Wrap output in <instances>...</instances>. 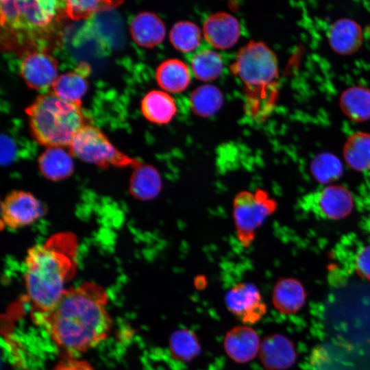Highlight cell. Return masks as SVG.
<instances>
[{
    "label": "cell",
    "instance_id": "1",
    "mask_svg": "<svg viewBox=\"0 0 370 370\" xmlns=\"http://www.w3.org/2000/svg\"><path fill=\"white\" fill-rule=\"evenodd\" d=\"M104 288L92 282L66 288L55 306L36 323L43 325L68 356L82 354L108 336L112 319Z\"/></svg>",
    "mask_w": 370,
    "mask_h": 370
},
{
    "label": "cell",
    "instance_id": "2",
    "mask_svg": "<svg viewBox=\"0 0 370 370\" xmlns=\"http://www.w3.org/2000/svg\"><path fill=\"white\" fill-rule=\"evenodd\" d=\"M77 249V237L71 232L53 234L28 249L23 278L35 322L55 306L75 275Z\"/></svg>",
    "mask_w": 370,
    "mask_h": 370
},
{
    "label": "cell",
    "instance_id": "3",
    "mask_svg": "<svg viewBox=\"0 0 370 370\" xmlns=\"http://www.w3.org/2000/svg\"><path fill=\"white\" fill-rule=\"evenodd\" d=\"M230 68L244 86L247 114L264 119L272 109L278 77L274 52L263 42H249L238 52Z\"/></svg>",
    "mask_w": 370,
    "mask_h": 370
},
{
    "label": "cell",
    "instance_id": "4",
    "mask_svg": "<svg viewBox=\"0 0 370 370\" xmlns=\"http://www.w3.org/2000/svg\"><path fill=\"white\" fill-rule=\"evenodd\" d=\"M80 106L61 99L52 91L40 95L25 110L35 139L47 147H69L84 125Z\"/></svg>",
    "mask_w": 370,
    "mask_h": 370
},
{
    "label": "cell",
    "instance_id": "5",
    "mask_svg": "<svg viewBox=\"0 0 370 370\" xmlns=\"http://www.w3.org/2000/svg\"><path fill=\"white\" fill-rule=\"evenodd\" d=\"M277 203L263 189L242 190L234 197L232 216L238 241L243 247H249L256 231L275 212Z\"/></svg>",
    "mask_w": 370,
    "mask_h": 370
},
{
    "label": "cell",
    "instance_id": "6",
    "mask_svg": "<svg viewBox=\"0 0 370 370\" xmlns=\"http://www.w3.org/2000/svg\"><path fill=\"white\" fill-rule=\"evenodd\" d=\"M69 150L79 160L101 168H136L141 164L116 149L99 128L89 125L77 132Z\"/></svg>",
    "mask_w": 370,
    "mask_h": 370
},
{
    "label": "cell",
    "instance_id": "7",
    "mask_svg": "<svg viewBox=\"0 0 370 370\" xmlns=\"http://www.w3.org/2000/svg\"><path fill=\"white\" fill-rule=\"evenodd\" d=\"M60 4L54 0L1 1V25L15 29H44L57 16Z\"/></svg>",
    "mask_w": 370,
    "mask_h": 370
},
{
    "label": "cell",
    "instance_id": "8",
    "mask_svg": "<svg viewBox=\"0 0 370 370\" xmlns=\"http://www.w3.org/2000/svg\"><path fill=\"white\" fill-rule=\"evenodd\" d=\"M301 206L303 210L317 218L336 221L351 214L354 199L345 186L331 184L304 195Z\"/></svg>",
    "mask_w": 370,
    "mask_h": 370
},
{
    "label": "cell",
    "instance_id": "9",
    "mask_svg": "<svg viewBox=\"0 0 370 370\" xmlns=\"http://www.w3.org/2000/svg\"><path fill=\"white\" fill-rule=\"evenodd\" d=\"M45 213L42 203L32 193L23 190L11 191L1 204V222L12 230L32 225Z\"/></svg>",
    "mask_w": 370,
    "mask_h": 370
},
{
    "label": "cell",
    "instance_id": "10",
    "mask_svg": "<svg viewBox=\"0 0 370 370\" xmlns=\"http://www.w3.org/2000/svg\"><path fill=\"white\" fill-rule=\"evenodd\" d=\"M228 310L244 325L259 321L267 312V306L260 291L249 282H239L225 295Z\"/></svg>",
    "mask_w": 370,
    "mask_h": 370
},
{
    "label": "cell",
    "instance_id": "11",
    "mask_svg": "<svg viewBox=\"0 0 370 370\" xmlns=\"http://www.w3.org/2000/svg\"><path fill=\"white\" fill-rule=\"evenodd\" d=\"M20 73L29 88L45 90L58 77L57 61L45 52H32L23 59Z\"/></svg>",
    "mask_w": 370,
    "mask_h": 370
},
{
    "label": "cell",
    "instance_id": "12",
    "mask_svg": "<svg viewBox=\"0 0 370 370\" xmlns=\"http://www.w3.org/2000/svg\"><path fill=\"white\" fill-rule=\"evenodd\" d=\"M262 366L267 370H285L295 362L297 353L293 342L281 334L264 338L258 352Z\"/></svg>",
    "mask_w": 370,
    "mask_h": 370
},
{
    "label": "cell",
    "instance_id": "13",
    "mask_svg": "<svg viewBox=\"0 0 370 370\" xmlns=\"http://www.w3.org/2000/svg\"><path fill=\"white\" fill-rule=\"evenodd\" d=\"M261 341L256 330L248 325H238L227 332L223 339L226 354L233 361L246 363L259 352Z\"/></svg>",
    "mask_w": 370,
    "mask_h": 370
},
{
    "label": "cell",
    "instance_id": "14",
    "mask_svg": "<svg viewBox=\"0 0 370 370\" xmlns=\"http://www.w3.org/2000/svg\"><path fill=\"white\" fill-rule=\"evenodd\" d=\"M206 40L216 49H227L232 47L241 35L238 20L226 12H217L209 16L203 25Z\"/></svg>",
    "mask_w": 370,
    "mask_h": 370
},
{
    "label": "cell",
    "instance_id": "15",
    "mask_svg": "<svg viewBox=\"0 0 370 370\" xmlns=\"http://www.w3.org/2000/svg\"><path fill=\"white\" fill-rule=\"evenodd\" d=\"M364 33L360 26L349 18H341L333 23L328 32L330 46L337 53L350 55L362 44Z\"/></svg>",
    "mask_w": 370,
    "mask_h": 370
},
{
    "label": "cell",
    "instance_id": "16",
    "mask_svg": "<svg viewBox=\"0 0 370 370\" xmlns=\"http://www.w3.org/2000/svg\"><path fill=\"white\" fill-rule=\"evenodd\" d=\"M306 292L297 279L285 278L279 280L274 286L272 303L275 308L286 315L295 314L304 306Z\"/></svg>",
    "mask_w": 370,
    "mask_h": 370
},
{
    "label": "cell",
    "instance_id": "17",
    "mask_svg": "<svg viewBox=\"0 0 370 370\" xmlns=\"http://www.w3.org/2000/svg\"><path fill=\"white\" fill-rule=\"evenodd\" d=\"M130 28L134 40L145 47H153L161 43L166 33L165 25L161 18L149 12L136 15Z\"/></svg>",
    "mask_w": 370,
    "mask_h": 370
},
{
    "label": "cell",
    "instance_id": "18",
    "mask_svg": "<svg viewBox=\"0 0 370 370\" xmlns=\"http://www.w3.org/2000/svg\"><path fill=\"white\" fill-rule=\"evenodd\" d=\"M73 156L70 151H66L64 147H47L38 160L40 171L48 180H64L73 173Z\"/></svg>",
    "mask_w": 370,
    "mask_h": 370
},
{
    "label": "cell",
    "instance_id": "19",
    "mask_svg": "<svg viewBox=\"0 0 370 370\" xmlns=\"http://www.w3.org/2000/svg\"><path fill=\"white\" fill-rule=\"evenodd\" d=\"M190 77L187 65L177 59L164 61L156 72L158 85L166 92L172 93L184 90L190 82Z\"/></svg>",
    "mask_w": 370,
    "mask_h": 370
},
{
    "label": "cell",
    "instance_id": "20",
    "mask_svg": "<svg viewBox=\"0 0 370 370\" xmlns=\"http://www.w3.org/2000/svg\"><path fill=\"white\" fill-rule=\"evenodd\" d=\"M176 110L174 99L165 91L151 90L141 101V111L144 116L155 123H169L175 116Z\"/></svg>",
    "mask_w": 370,
    "mask_h": 370
},
{
    "label": "cell",
    "instance_id": "21",
    "mask_svg": "<svg viewBox=\"0 0 370 370\" xmlns=\"http://www.w3.org/2000/svg\"><path fill=\"white\" fill-rule=\"evenodd\" d=\"M340 107L352 121L362 122L370 119V89L355 86L347 88L340 97Z\"/></svg>",
    "mask_w": 370,
    "mask_h": 370
},
{
    "label": "cell",
    "instance_id": "22",
    "mask_svg": "<svg viewBox=\"0 0 370 370\" xmlns=\"http://www.w3.org/2000/svg\"><path fill=\"white\" fill-rule=\"evenodd\" d=\"M343 155L352 169L360 172L370 170V134L358 132L352 134L345 143Z\"/></svg>",
    "mask_w": 370,
    "mask_h": 370
},
{
    "label": "cell",
    "instance_id": "23",
    "mask_svg": "<svg viewBox=\"0 0 370 370\" xmlns=\"http://www.w3.org/2000/svg\"><path fill=\"white\" fill-rule=\"evenodd\" d=\"M87 89V80L82 73L79 71L60 75L52 86V92L59 98L77 104H81V99Z\"/></svg>",
    "mask_w": 370,
    "mask_h": 370
},
{
    "label": "cell",
    "instance_id": "24",
    "mask_svg": "<svg viewBox=\"0 0 370 370\" xmlns=\"http://www.w3.org/2000/svg\"><path fill=\"white\" fill-rule=\"evenodd\" d=\"M190 62L193 75L201 81L215 79L223 69L221 56L210 49L201 48L195 51L190 57Z\"/></svg>",
    "mask_w": 370,
    "mask_h": 370
},
{
    "label": "cell",
    "instance_id": "25",
    "mask_svg": "<svg viewBox=\"0 0 370 370\" xmlns=\"http://www.w3.org/2000/svg\"><path fill=\"white\" fill-rule=\"evenodd\" d=\"M192 111L201 116L215 114L223 104V95L216 86L202 85L195 89L189 98Z\"/></svg>",
    "mask_w": 370,
    "mask_h": 370
},
{
    "label": "cell",
    "instance_id": "26",
    "mask_svg": "<svg viewBox=\"0 0 370 370\" xmlns=\"http://www.w3.org/2000/svg\"><path fill=\"white\" fill-rule=\"evenodd\" d=\"M172 356L181 362H189L201 352V345L197 335L188 329L175 330L169 338Z\"/></svg>",
    "mask_w": 370,
    "mask_h": 370
},
{
    "label": "cell",
    "instance_id": "27",
    "mask_svg": "<svg viewBox=\"0 0 370 370\" xmlns=\"http://www.w3.org/2000/svg\"><path fill=\"white\" fill-rule=\"evenodd\" d=\"M135 169L131 185L134 193L143 199L156 197L162 187L158 171L153 166L142 163Z\"/></svg>",
    "mask_w": 370,
    "mask_h": 370
},
{
    "label": "cell",
    "instance_id": "28",
    "mask_svg": "<svg viewBox=\"0 0 370 370\" xmlns=\"http://www.w3.org/2000/svg\"><path fill=\"white\" fill-rule=\"evenodd\" d=\"M343 170V164L339 158L328 152L317 154L310 163L312 176L324 186L331 184L338 180Z\"/></svg>",
    "mask_w": 370,
    "mask_h": 370
},
{
    "label": "cell",
    "instance_id": "29",
    "mask_svg": "<svg viewBox=\"0 0 370 370\" xmlns=\"http://www.w3.org/2000/svg\"><path fill=\"white\" fill-rule=\"evenodd\" d=\"M171 43L177 50L184 53L195 51L200 43L201 32L190 21H180L171 28L169 34Z\"/></svg>",
    "mask_w": 370,
    "mask_h": 370
},
{
    "label": "cell",
    "instance_id": "30",
    "mask_svg": "<svg viewBox=\"0 0 370 370\" xmlns=\"http://www.w3.org/2000/svg\"><path fill=\"white\" fill-rule=\"evenodd\" d=\"M111 1L97 0H69L65 1L66 14L71 18L79 20L90 16L101 9H106L114 5Z\"/></svg>",
    "mask_w": 370,
    "mask_h": 370
},
{
    "label": "cell",
    "instance_id": "31",
    "mask_svg": "<svg viewBox=\"0 0 370 370\" xmlns=\"http://www.w3.org/2000/svg\"><path fill=\"white\" fill-rule=\"evenodd\" d=\"M352 261L356 273L370 281V244L359 247L353 254Z\"/></svg>",
    "mask_w": 370,
    "mask_h": 370
},
{
    "label": "cell",
    "instance_id": "32",
    "mask_svg": "<svg viewBox=\"0 0 370 370\" xmlns=\"http://www.w3.org/2000/svg\"><path fill=\"white\" fill-rule=\"evenodd\" d=\"M53 370H95L91 365L85 360L74 357H66L60 360Z\"/></svg>",
    "mask_w": 370,
    "mask_h": 370
},
{
    "label": "cell",
    "instance_id": "33",
    "mask_svg": "<svg viewBox=\"0 0 370 370\" xmlns=\"http://www.w3.org/2000/svg\"><path fill=\"white\" fill-rule=\"evenodd\" d=\"M366 32H367L369 35H370V23H369V25H368V27H367V29H366Z\"/></svg>",
    "mask_w": 370,
    "mask_h": 370
}]
</instances>
